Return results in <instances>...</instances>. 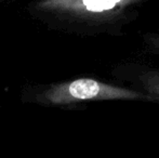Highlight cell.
<instances>
[{
	"mask_svg": "<svg viewBox=\"0 0 159 158\" xmlns=\"http://www.w3.org/2000/svg\"><path fill=\"white\" fill-rule=\"evenodd\" d=\"M139 84L142 91L159 101V70H148L139 76Z\"/></svg>",
	"mask_w": 159,
	"mask_h": 158,
	"instance_id": "cell-1",
	"label": "cell"
},
{
	"mask_svg": "<svg viewBox=\"0 0 159 158\" xmlns=\"http://www.w3.org/2000/svg\"><path fill=\"white\" fill-rule=\"evenodd\" d=\"M146 44L151 49L159 52V34H149L144 37Z\"/></svg>",
	"mask_w": 159,
	"mask_h": 158,
	"instance_id": "cell-2",
	"label": "cell"
}]
</instances>
